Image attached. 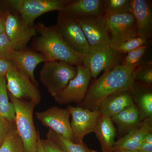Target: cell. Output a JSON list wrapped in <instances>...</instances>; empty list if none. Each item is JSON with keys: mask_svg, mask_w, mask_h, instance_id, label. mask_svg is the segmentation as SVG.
I'll return each mask as SVG.
<instances>
[{"mask_svg": "<svg viewBox=\"0 0 152 152\" xmlns=\"http://www.w3.org/2000/svg\"><path fill=\"white\" fill-rule=\"evenodd\" d=\"M137 66L126 67L120 64L104 72L89 86L82 107L90 110H98L101 103L111 95L122 91H132L134 84V71Z\"/></svg>", "mask_w": 152, "mask_h": 152, "instance_id": "obj_1", "label": "cell"}, {"mask_svg": "<svg viewBox=\"0 0 152 152\" xmlns=\"http://www.w3.org/2000/svg\"><path fill=\"white\" fill-rule=\"evenodd\" d=\"M39 36L32 43L34 50L41 53L48 61H60L77 66L83 65V60L68 46L56 26H48L42 23L34 25Z\"/></svg>", "mask_w": 152, "mask_h": 152, "instance_id": "obj_2", "label": "cell"}, {"mask_svg": "<svg viewBox=\"0 0 152 152\" xmlns=\"http://www.w3.org/2000/svg\"><path fill=\"white\" fill-rule=\"evenodd\" d=\"M72 0H4L0 1L3 10L16 13L28 26L44 14L63 11Z\"/></svg>", "mask_w": 152, "mask_h": 152, "instance_id": "obj_3", "label": "cell"}, {"mask_svg": "<svg viewBox=\"0 0 152 152\" xmlns=\"http://www.w3.org/2000/svg\"><path fill=\"white\" fill-rule=\"evenodd\" d=\"M8 95L15 107L17 132L23 142L24 152H37L39 132L36 130L33 119L36 104L18 99L9 93Z\"/></svg>", "mask_w": 152, "mask_h": 152, "instance_id": "obj_4", "label": "cell"}, {"mask_svg": "<svg viewBox=\"0 0 152 152\" xmlns=\"http://www.w3.org/2000/svg\"><path fill=\"white\" fill-rule=\"evenodd\" d=\"M55 26L63 40L83 61L91 48L77 19L63 11H60Z\"/></svg>", "mask_w": 152, "mask_h": 152, "instance_id": "obj_5", "label": "cell"}, {"mask_svg": "<svg viewBox=\"0 0 152 152\" xmlns=\"http://www.w3.org/2000/svg\"><path fill=\"white\" fill-rule=\"evenodd\" d=\"M77 73L75 66L60 61H47L40 72L41 83L53 97L56 96Z\"/></svg>", "mask_w": 152, "mask_h": 152, "instance_id": "obj_6", "label": "cell"}, {"mask_svg": "<svg viewBox=\"0 0 152 152\" xmlns=\"http://www.w3.org/2000/svg\"><path fill=\"white\" fill-rule=\"evenodd\" d=\"M6 77L9 94L20 100L33 102L36 105L39 103L42 96L38 86L15 64Z\"/></svg>", "mask_w": 152, "mask_h": 152, "instance_id": "obj_7", "label": "cell"}, {"mask_svg": "<svg viewBox=\"0 0 152 152\" xmlns=\"http://www.w3.org/2000/svg\"><path fill=\"white\" fill-rule=\"evenodd\" d=\"M124 55L110 46L91 49L83 60V65L88 69L91 77L96 79L102 72L110 70L121 64Z\"/></svg>", "mask_w": 152, "mask_h": 152, "instance_id": "obj_8", "label": "cell"}, {"mask_svg": "<svg viewBox=\"0 0 152 152\" xmlns=\"http://www.w3.org/2000/svg\"><path fill=\"white\" fill-rule=\"evenodd\" d=\"M105 16L110 37V46L113 48L138 36L135 19L132 12Z\"/></svg>", "mask_w": 152, "mask_h": 152, "instance_id": "obj_9", "label": "cell"}, {"mask_svg": "<svg viewBox=\"0 0 152 152\" xmlns=\"http://www.w3.org/2000/svg\"><path fill=\"white\" fill-rule=\"evenodd\" d=\"M75 18L91 49L110 46V37L104 15Z\"/></svg>", "mask_w": 152, "mask_h": 152, "instance_id": "obj_10", "label": "cell"}, {"mask_svg": "<svg viewBox=\"0 0 152 152\" xmlns=\"http://www.w3.org/2000/svg\"><path fill=\"white\" fill-rule=\"evenodd\" d=\"M77 75L54 98L61 105L71 103H82L84 99L91 80V74L88 69L83 65L76 66Z\"/></svg>", "mask_w": 152, "mask_h": 152, "instance_id": "obj_11", "label": "cell"}, {"mask_svg": "<svg viewBox=\"0 0 152 152\" xmlns=\"http://www.w3.org/2000/svg\"><path fill=\"white\" fill-rule=\"evenodd\" d=\"M72 117L71 126L74 142H83L85 136L94 132L101 114L99 110H90L82 107L69 106L67 108Z\"/></svg>", "mask_w": 152, "mask_h": 152, "instance_id": "obj_12", "label": "cell"}, {"mask_svg": "<svg viewBox=\"0 0 152 152\" xmlns=\"http://www.w3.org/2000/svg\"><path fill=\"white\" fill-rule=\"evenodd\" d=\"M7 12L4 31L6 35L12 44L15 50L26 49L30 41L37 36L35 28L26 24L18 14Z\"/></svg>", "mask_w": 152, "mask_h": 152, "instance_id": "obj_13", "label": "cell"}, {"mask_svg": "<svg viewBox=\"0 0 152 152\" xmlns=\"http://www.w3.org/2000/svg\"><path fill=\"white\" fill-rule=\"evenodd\" d=\"M37 119L45 126L64 137L74 142L68 109L52 107L44 111L36 113Z\"/></svg>", "mask_w": 152, "mask_h": 152, "instance_id": "obj_14", "label": "cell"}, {"mask_svg": "<svg viewBox=\"0 0 152 152\" xmlns=\"http://www.w3.org/2000/svg\"><path fill=\"white\" fill-rule=\"evenodd\" d=\"M132 13L135 19L138 35L148 40L152 35L151 2L148 0H132Z\"/></svg>", "mask_w": 152, "mask_h": 152, "instance_id": "obj_15", "label": "cell"}, {"mask_svg": "<svg viewBox=\"0 0 152 152\" xmlns=\"http://www.w3.org/2000/svg\"><path fill=\"white\" fill-rule=\"evenodd\" d=\"M152 118L145 119L140 126L129 131L127 134L115 142L113 151H138L145 137L152 132Z\"/></svg>", "mask_w": 152, "mask_h": 152, "instance_id": "obj_16", "label": "cell"}, {"mask_svg": "<svg viewBox=\"0 0 152 152\" xmlns=\"http://www.w3.org/2000/svg\"><path fill=\"white\" fill-rule=\"evenodd\" d=\"M12 61L27 75L35 85L38 86L35 77L34 71L39 64L48 61L43 55L34 50L27 49L15 50Z\"/></svg>", "mask_w": 152, "mask_h": 152, "instance_id": "obj_17", "label": "cell"}, {"mask_svg": "<svg viewBox=\"0 0 152 152\" xmlns=\"http://www.w3.org/2000/svg\"><path fill=\"white\" fill-rule=\"evenodd\" d=\"M133 104H134V98L130 91H122L106 98L101 103L98 110L102 115L112 118Z\"/></svg>", "mask_w": 152, "mask_h": 152, "instance_id": "obj_18", "label": "cell"}, {"mask_svg": "<svg viewBox=\"0 0 152 152\" xmlns=\"http://www.w3.org/2000/svg\"><path fill=\"white\" fill-rule=\"evenodd\" d=\"M62 11L75 18L104 15L103 0H72Z\"/></svg>", "mask_w": 152, "mask_h": 152, "instance_id": "obj_19", "label": "cell"}, {"mask_svg": "<svg viewBox=\"0 0 152 152\" xmlns=\"http://www.w3.org/2000/svg\"><path fill=\"white\" fill-rule=\"evenodd\" d=\"M94 132L100 143L102 152H113L116 129L111 118L101 115Z\"/></svg>", "mask_w": 152, "mask_h": 152, "instance_id": "obj_20", "label": "cell"}, {"mask_svg": "<svg viewBox=\"0 0 152 152\" xmlns=\"http://www.w3.org/2000/svg\"><path fill=\"white\" fill-rule=\"evenodd\" d=\"M132 95L137 97L140 118H152V93L151 87L135 82L132 91Z\"/></svg>", "mask_w": 152, "mask_h": 152, "instance_id": "obj_21", "label": "cell"}, {"mask_svg": "<svg viewBox=\"0 0 152 152\" xmlns=\"http://www.w3.org/2000/svg\"><path fill=\"white\" fill-rule=\"evenodd\" d=\"M140 118L139 109L133 104L112 117L111 119L113 122L116 124L120 130L124 131L130 130L137 126Z\"/></svg>", "mask_w": 152, "mask_h": 152, "instance_id": "obj_22", "label": "cell"}, {"mask_svg": "<svg viewBox=\"0 0 152 152\" xmlns=\"http://www.w3.org/2000/svg\"><path fill=\"white\" fill-rule=\"evenodd\" d=\"M0 118L11 123L15 121V107L9 101L6 76L0 77Z\"/></svg>", "mask_w": 152, "mask_h": 152, "instance_id": "obj_23", "label": "cell"}, {"mask_svg": "<svg viewBox=\"0 0 152 152\" xmlns=\"http://www.w3.org/2000/svg\"><path fill=\"white\" fill-rule=\"evenodd\" d=\"M47 139L54 142L66 152H98L90 149L83 142L76 143L50 129H49L47 133Z\"/></svg>", "mask_w": 152, "mask_h": 152, "instance_id": "obj_24", "label": "cell"}, {"mask_svg": "<svg viewBox=\"0 0 152 152\" xmlns=\"http://www.w3.org/2000/svg\"><path fill=\"white\" fill-rule=\"evenodd\" d=\"M105 15L132 12V0H103Z\"/></svg>", "mask_w": 152, "mask_h": 152, "instance_id": "obj_25", "label": "cell"}, {"mask_svg": "<svg viewBox=\"0 0 152 152\" xmlns=\"http://www.w3.org/2000/svg\"><path fill=\"white\" fill-rule=\"evenodd\" d=\"M148 40L144 37L137 36L129 39L113 48L120 53L126 55L128 53L146 45Z\"/></svg>", "mask_w": 152, "mask_h": 152, "instance_id": "obj_26", "label": "cell"}, {"mask_svg": "<svg viewBox=\"0 0 152 152\" xmlns=\"http://www.w3.org/2000/svg\"><path fill=\"white\" fill-rule=\"evenodd\" d=\"M134 81L151 87L152 85V65L151 63L144 65H139L134 73Z\"/></svg>", "mask_w": 152, "mask_h": 152, "instance_id": "obj_27", "label": "cell"}, {"mask_svg": "<svg viewBox=\"0 0 152 152\" xmlns=\"http://www.w3.org/2000/svg\"><path fill=\"white\" fill-rule=\"evenodd\" d=\"M0 152H24L23 142L17 132L4 141L0 146Z\"/></svg>", "mask_w": 152, "mask_h": 152, "instance_id": "obj_28", "label": "cell"}, {"mask_svg": "<svg viewBox=\"0 0 152 152\" xmlns=\"http://www.w3.org/2000/svg\"><path fill=\"white\" fill-rule=\"evenodd\" d=\"M147 45L127 54L121 65L126 67H134L140 65L139 63L143 57L147 49Z\"/></svg>", "mask_w": 152, "mask_h": 152, "instance_id": "obj_29", "label": "cell"}, {"mask_svg": "<svg viewBox=\"0 0 152 152\" xmlns=\"http://www.w3.org/2000/svg\"><path fill=\"white\" fill-rule=\"evenodd\" d=\"M15 50L5 33L0 35V59L12 61Z\"/></svg>", "mask_w": 152, "mask_h": 152, "instance_id": "obj_30", "label": "cell"}, {"mask_svg": "<svg viewBox=\"0 0 152 152\" xmlns=\"http://www.w3.org/2000/svg\"><path fill=\"white\" fill-rule=\"evenodd\" d=\"M17 132L15 123L0 118V146L7 138Z\"/></svg>", "mask_w": 152, "mask_h": 152, "instance_id": "obj_31", "label": "cell"}, {"mask_svg": "<svg viewBox=\"0 0 152 152\" xmlns=\"http://www.w3.org/2000/svg\"><path fill=\"white\" fill-rule=\"evenodd\" d=\"M41 142L45 152H66L54 142L49 139H41Z\"/></svg>", "mask_w": 152, "mask_h": 152, "instance_id": "obj_32", "label": "cell"}, {"mask_svg": "<svg viewBox=\"0 0 152 152\" xmlns=\"http://www.w3.org/2000/svg\"><path fill=\"white\" fill-rule=\"evenodd\" d=\"M138 151L141 152H152V132L145 137Z\"/></svg>", "mask_w": 152, "mask_h": 152, "instance_id": "obj_33", "label": "cell"}, {"mask_svg": "<svg viewBox=\"0 0 152 152\" xmlns=\"http://www.w3.org/2000/svg\"><path fill=\"white\" fill-rule=\"evenodd\" d=\"M14 65L15 63L12 61L0 59V77L6 76Z\"/></svg>", "mask_w": 152, "mask_h": 152, "instance_id": "obj_34", "label": "cell"}, {"mask_svg": "<svg viewBox=\"0 0 152 152\" xmlns=\"http://www.w3.org/2000/svg\"><path fill=\"white\" fill-rule=\"evenodd\" d=\"M7 12V11H6ZM7 13L1 17L0 18V35L4 33L5 31V20L6 16H7Z\"/></svg>", "mask_w": 152, "mask_h": 152, "instance_id": "obj_35", "label": "cell"}, {"mask_svg": "<svg viewBox=\"0 0 152 152\" xmlns=\"http://www.w3.org/2000/svg\"><path fill=\"white\" fill-rule=\"evenodd\" d=\"M37 152H45L42 146L40 136L39 132L38 133L37 148Z\"/></svg>", "mask_w": 152, "mask_h": 152, "instance_id": "obj_36", "label": "cell"}, {"mask_svg": "<svg viewBox=\"0 0 152 152\" xmlns=\"http://www.w3.org/2000/svg\"><path fill=\"white\" fill-rule=\"evenodd\" d=\"M113 152H141L139 151H126V150H115Z\"/></svg>", "mask_w": 152, "mask_h": 152, "instance_id": "obj_37", "label": "cell"}, {"mask_svg": "<svg viewBox=\"0 0 152 152\" xmlns=\"http://www.w3.org/2000/svg\"><path fill=\"white\" fill-rule=\"evenodd\" d=\"M6 13H7L6 11L3 10V9H1V8H0V18L3 16L4 15L6 14Z\"/></svg>", "mask_w": 152, "mask_h": 152, "instance_id": "obj_38", "label": "cell"}]
</instances>
